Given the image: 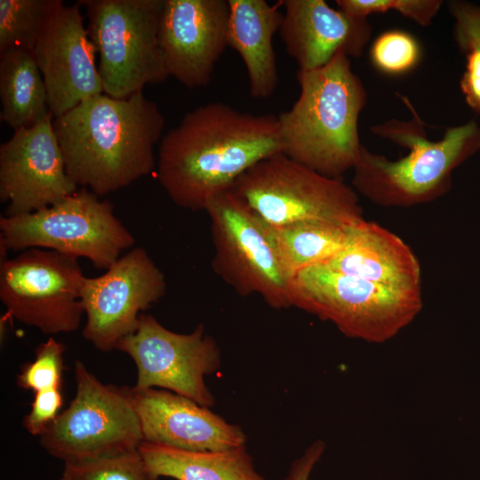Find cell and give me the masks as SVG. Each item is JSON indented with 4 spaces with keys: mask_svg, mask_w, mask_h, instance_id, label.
<instances>
[{
    "mask_svg": "<svg viewBox=\"0 0 480 480\" xmlns=\"http://www.w3.org/2000/svg\"><path fill=\"white\" fill-rule=\"evenodd\" d=\"M280 152L277 116L210 102L188 112L162 137L157 179L176 205L205 210L252 166Z\"/></svg>",
    "mask_w": 480,
    "mask_h": 480,
    "instance_id": "obj_1",
    "label": "cell"
},
{
    "mask_svg": "<svg viewBox=\"0 0 480 480\" xmlns=\"http://www.w3.org/2000/svg\"><path fill=\"white\" fill-rule=\"evenodd\" d=\"M52 126L68 176L101 196L154 170L164 118L142 92L124 99L102 93L53 117Z\"/></svg>",
    "mask_w": 480,
    "mask_h": 480,
    "instance_id": "obj_2",
    "label": "cell"
},
{
    "mask_svg": "<svg viewBox=\"0 0 480 480\" xmlns=\"http://www.w3.org/2000/svg\"><path fill=\"white\" fill-rule=\"evenodd\" d=\"M300 95L277 116L281 153L327 177L353 170L363 147L358 119L367 99L349 57L336 54L329 63L299 70Z\"/></svg>",
    "mask_w": 480,
    "mask_h": 480,
    "instance_id": "obj_3",
    "label": "cell"
},
{
    "mask_svg": "<svg viewBox=\"0 0 480 480\" xmlns=\"http://www.w3.org/2000/svg\"><path fill=\"white\" fill-rule=\"evenodd\" d=\"M400 97L412 118H392L371 130L409 152L391 160L363 145L353 168L352 188L382 207H410L442 196L452 186V172L480 150V126L476 121L450 127L442 139L432 141L410 100Z\"/></svg>",
    "mask_w": 480,
    "mask_h": 480,
    "instance_id": "obj_4",
    "label": "cell"
},
{
    "mask_svg": "<svg viewBox=\"0 0 480 480\" xmlns=\"http://www.w3.org/2000/svg\"><path fill=\"white\" fill-rule=\"evenodd\" d=\"M292 307L332 323L345 336L381 343L396 336L422 308L421 287L372 283L316 264L291 282Z\"/></svg>",
    "mask_w": 480,
    "mask_h": 480,
    "instance_id": "obj_5",
    "label": "cell"
},
{
    "mask_svg": "<svg viewBox=\"0 0 480 480\" xmlns=\"http://www.w3.org/2000/svg\"><path fill=\"white\" fill-rule=\"evenodd\" d=\"M76 394L39 436V444L63 463L137 451L144 441L132 388L101 382L84 364H74Z\"/></svg>",
    "mask_w": 480,
    "mask_h": 480,
    "instance_id": "obj_6",
    "label": "cell"
},
{
    "mask_svg": "<svg viewBox=\"0 0 480 480\" xmlns=\"http://www.w3.org/2000/svg\"><path fill=\"white\" fill-rule=\"evenodd\" d=\"M134 244L113 204L86 188L36 212L0 219L1 251L45 248L108 269Z\"/></svg>",
    "mask_w": 480,
    "mask_h": 480,
    "instance_id": "obj_7",
    "label": "cell"
},
{
    "mask_svg": "<svg viewBox=\"0 0 480 480\" xmlns=\"http://www.w3.org/2000/svg\"><path fill=\"white\" fill-rule=\"evenodd\" d=\"M231 190L271 226L328 221L352 227L365 220L352 186L341 178L322 175L281 152L252 166Z\"/></svg>",
    "mask_w": 480,
    "mask_h": 480,
    "instance_id": "obj_8",
    "label": "cell"
},
{
    "mask_svg": "<svg viewBox=\"0 0 480 480\" xmlns=\"http://www.w3.org/2000/svg\"><path fill=\"white\" fill-rule=\"evenodd\" d=\"M105 94L128 98L169 77L158 41L164 0H79Z\"/></svg>",
    "mask_w": 480,
    "mask_h": 480,
    "instance_id": "obj_9",
    "label": "cell"
},
{
    "mask_svg": "<svg viewBox=\"0 0 480 480\" xmlns=\"http://www.w3.org/2000/svg\"><path fill=\"white\" fill-rule=\"evenodd\" d=\"M204 211L210 219L214 272L241 296L258 294L276 309L292 307V276L264 222L231 189L214 197Z\"/></svg>",
    "mask_w": 480,
    "mask_h": 480,
    "instance_id": "obj_10",
    "label": "cell"
},
{
    "mask_svg": "<svg viewBox=\"0 0 480 480\" xmlns=\"http://www.w3.org/2000/svg\"><path fill=\"white\" fill-rule=\"evenodd\" d=\"M78 259L31 248L0 266V300L10 316L44 334L76 331L85 276Z\"/></svg>",
    "mask_w": 480,
    "mask_h": 480,
    "instance_id": "obj_11",
    "label": "cell"
},
{
    "mask_svg": "<svg viewBox=\"0 0 480 480\" xmlns=\"http://www.w3.org/2000/svg\"><path fill=\"white\" fill-rule=\"evenodd\" d=\"M116 349L136 365L133 389L162 388L202 406H213L214 396L204 378L219 370L220 351L204 324L189 333H178L142 313L136 331L122 339Z\"/></svg>",
    "mask_w": 480,
    "mask_h": 480,
    "instance_id": "obj_12",
    "label": "cell"
},
{
    "mask_svg": "<svg viewBox=\"0 0 480 480\" xmlns=\"http://www.w3.org/2000/svg\"><path fill=\"white\" fill-rule=\"evenodd\" d=\"M163 272L142 247L118 258L101 276L86 277L82 304L86 316L83 337L103 352L133 333L142 311L164 295Z\"/></svg>",
    "mask_w": 480,
    "mask_h": 480,
    "instance_id": "obj_13",
    "label": "cell"
},
{
    "mask_svg": "<svg viewBox=\"0 0 480 480\" xmlns=\"http://www.w3.org/2000/svg\"><path fill=\"white\" fill-rule=\"evenodd\" d=\"M50 114L40 123L13 132L0 146V200L4 216L31 213L75 194Z\"/></svg>",
    "mask_w": 480,
    "mask_h": 480,
    "instance_id": "obj_14",
    "label": "cell"
},
{
    "mask_svg": "<svg viewBox=\"0 0 480 480\" xmlns=\"http://www.w3.org/2000/svg\"><path fill=\"white\" fill-rule=\"evenodd\" d=\"M228 0H164L158 41L169 76L188 88L212 79L228 46Z\"/></svg>",
    "mask_w": 480,
    "mask_h": 480,
    "instance_id": "obj_15",
    "label": "cell"
},
{
    "mask_svg": "<svg viewBox=\"0 0 480 480\" xmlns=\"http://www.w3.org/2000/svg\"><path fill=\"white\" fill-rule=\"evenodd\" d=\"M80 6L78 1L68 6L62 2L33 51L53 117L104 93L95 63L97 52Z\"/></svg>",
    "mask_w": 480,
    "mask_h": 480,
    "instance_id": "obj_16",
    "label": "cell"
},
{
    "mask_svg": "<svg viewBox=\"0 0 480 480\" xmlns=\"http://www.w3.org/2000/svg\"><path fill=\"white\" fill-rule=\"evenodd\" d=\"M279 35L299 70L324 67L339 52L358 58L372 36L367 18L332 8L324 0H283Z\"/></svg>",
    "mask_w": 480,
    "mask_h": 480,
    "instance_id": "obj_17",
    "label": "cell"
},
{
    "mask_svg": "<svg viewBox=\"0 0 480 480\" xmlns=\"http://www.w3.org/2000/svg\"><path fill=\"white\" fill-rule=\"evenodd\" d=\"M132 392L146 442L190 451H219L245 445L243 429L209 407L162 388H132Z\"/></svg>",
    "mask_w": 480,
    "mask_h": 480,
    "instance_id": "obj_18",
    "label": "cell"
},
{
    "mask_svg": "<svg viewBox=\"0 0 480 480\" xmlns=\"http://www.w3.org/2000/svg\"><path fill=\"white\" fill-rule=\"evenodd\" d=\"M322 264L380 284L421 287L420 261L411 247L374 221L355 226L348 244Z\"/></svg>",
    "mask_w": 480,
    "mask_h": 480,
    "instance_id": "obj_19",
    "label": "cell"
},
{
    "mask_svg": "<svg viewBox=\"0 0 480 480\" xmlns=\"http://www.w3.org/2000/svg\"><path fill=\"white\" fill-rule=\"evenodd\" d=\"M228 46L241 56L253 98L270 97L278 84L273 36L279 32L283 13L281 2L228 0Z\"/></svg>",
    "mask_w": 480,
    "mask_h": 480,
    "instance_id": "obj_20",
    "label": "cell"
},
{
    "mask_svg": "<svg viewBox=\"0 0 480 480\" xmlns=\"http://www.w3.org/2000/svg\"><path fill=\"white\" fill-rule=\"evenodd\" d=\"M138 452L155 480H266L257 472L245 445L190 451L143 441Z\"/></svg>",
    "mask_w": 480,
    "mask_h": 480,
    "instance_id": "obj_21",
    "label": "cell"
},
{
    "mask_svg": "<svg viewBox=\"0 0 480 480\" xmlns=\"http://www.w3.org/2000/svg\"><path fill=\"white\" fill-rule=\"evenodd\" d=\"M0 119L13 131L33 126L50 114L45 84L31 51L0 53Z\"/></svg>",
    "mask_w": 480,
    "mask_h": 480,
    "instance_id": "obj_22",
    "label": "cell"
},
{
    "mask_svg": "<svg viewBox=\"0 0 480 480\" xmlns=\"http://www.w3.org/2000/svg\"><path fill=\"white\" fill-rule=\"evenodd\" d=\"M264 224L283 265L292 276L301 269L330 260L348 244L355 227L328 221L277 227Z\"/></svg>",
    "mask_w": 480,
    "mask_h": 480,
    "instance_id": "obj_23",
    "label": "cell"
},
{
    "mask_svg": "<svg viewBox=\"0 0 480 480\" xmlns=\"http://www.w3.org/2000/svg\"><path fill=\"white\" fill-rule=\"evenodd\" d=\"M61 3L60 0H0V53L11 48L33 52Z\"/></svg>",
    "mask_w": 480,
    "mask_h": 480,
    "instance_id": "obj_24",
    "label": "cell"
},
{
    "mask_svg": "<svg viewBox=\"0 0 480 480\" xmlns=\"http://www.w3.org/2000/svg\"><path fill=\"white\" fill-rule=\"evenodd\" d=\"M60 480H155L137 451L94 460L64 463Z\"/></svg>",
    "mask_w": 480,
    "mask_h": 480,
    "instance_id": "obj_25",
    "label": "cell"
},
{
    "mask_svg": "<svg viewBox=\"0 0 480 480\" xmlns=\"http://www.w3.org/2000/svg\"><path fill=\"white\" fill-rule=\"evenodd\" d=\"M65 349L64 344L52 337L39 344L35 351V359L21 367L16 384L34 394L61 389Z\"/></svg>",
    "mask_w": 480,
    "mask_h": 480,
    "instance_id": "obj_26",
    "label": "cell"
},
{
    "mask_svg": "<svg viewBox=\"0 0 480 480\" xmlns=\"http://www.w3.org/2000/svg\"><path fill=\"white\" fill-rule=\"evenodd\" d=\"M420 45L411 34L388 30L372 43L371 59L381 72L398 75L412 69L419 61Z\"/></svg>",
    "mask_w": 480,
    "mask_h": 480,
    "instance_id": "obj_27",
    "label": "cell"
},
{
    "mask_svg": "<svg viewBox=\"0 0 480 480\" xmlns=\"http://www.w3.org/2000/svg\"><path fill=\"white\" fill-rule=\"evenodd\" d=\"M441 0H337L338 8L345 12L367 18L370 14L394 10L420 26H429L439 12Z\"/></svg>",
    "mask_w": 480,
    "mask_h": 480,
    "instance_id": "obj_28",
    "label": "cell"
},
{
    "mask_svg": "<svg viewBox=\"0 0 480 480\" xmlns=\"http://www.w3.org/2000/svg\"><path fill=\"white\" fill-rule=\"evenodd\" d=\"M62 404L61 389L36 393L23 427L32 436H40L60 414Z\"/></svg>",
    "mask_w": 480,
    "mask_h": 480,
    "instance_id": "obj_29",
    "label": "cell"
},
{
    "mask_svg": "<svg viewBox=\"0 0 480 480\" xmlns=\"http://www.w3.org/2000/svg\"><path fill=\"white\" fill-rule=\"evenodd\" d=\"M325 450V444L321 440L315 441L291 465L284 480H308L310 474L320 460Z\"/></svg>",
    "mask_w": 480,
    "mask_h": 480,
    "instance_id": "obj_30",
    "label": "cell"
}]
</instances>
